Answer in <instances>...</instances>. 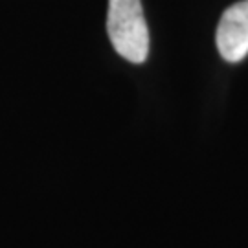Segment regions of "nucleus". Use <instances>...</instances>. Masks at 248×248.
I'll return each instance as SVG.
<instances>
[{
	"mask_svg": "<svg viewBox=\"0 0 248 248\" xmlns=\"http://www.w3.org/2000/svg\"><path fill=\"white\" fill-rule=\"evenodd\" d=\"M107 33L114 50L140 64L149 53V30L140 0H108Z\"/></svg>",
	"mask_w": 248,
	"mask_h": 248,
	"instance_id": "obj_1",
	"label": "nucleus"
},
{
	"mask_svg": "<svg viewBox=\"0 0 248 248\" xmlns=\"http://www.w3.org/2000/svg\"><path fill=\"white\" fill-rule=\"evenodd\" d=\"M217 48L222 59L237 62L248 53V0L237 2L222 13L217 28Z\"/></svg>",
	"mask_w": 248,
	"mask_h": 248,
	"instance_id": "obj_2",
	"label": "nucleus"
}]
</instances>
